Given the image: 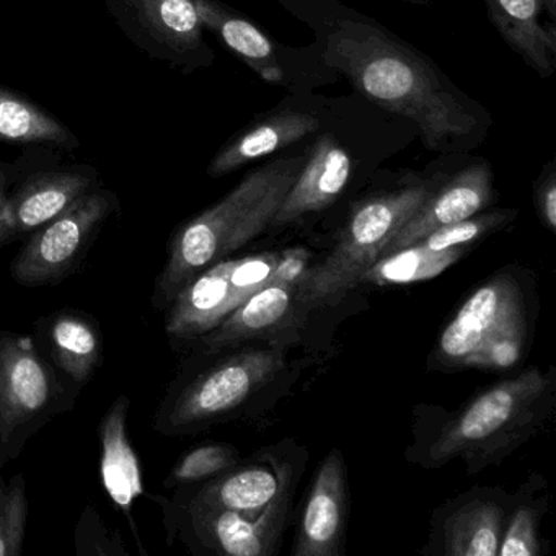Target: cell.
<instances>
[{
    "label": "cell",
    "instance_id": "1",
    "mask_svg": "<svg viewBox=\"0 0 556 556\" xmlns=\"http://www.w3.org/2000/svg\"><path fill=\"white\" fill-rule=\"evenodd\" d=\"M278 2L311 31L321 66L377 109L413 123L426 151L468 154L486 141L490 110L376 18L341 0Z\"/></svg>",
    "mask_w": 556,
    "mask_h": 556
},
{
    "label": "cell",
    "instance_id": "2",
    "mask_svg": "<svg viewBox=\"0 0 556 556\" xmlns=\"http://www.w3.org/2000/svg\"><path fill=\"white\" fill-rule=\"evenodd\" d=\"M416 139L413 123L377 109L357 93L331 97L327 118L305 142L304 167L271 227L291 226L331 210L357 180L374 175Z\"/></svg>",
    "mask_w": 556,
    "mask_h": 556
},
{
    "label": "cell",
    "instance_id": "3",
    "mask_svg": "<svg viewBox=\"0 0 556 556\" xmlns=\"http://www.w3.org/2000/svg\"><path fill=\"white\" fill-rule=\"evenodd\" d=\"M301 148L263 161L223 200L181 224L168 242L167 262L155 279L152 305L165 311L200 273L271 229L286 194L304 167Z\"/></svg>",
    "mask_w": 556,
    "mask_h": 556
},
{
    "label": "cell",
    "instance_id": "4",
    "mask_svg": "<svg viewBox=\"0 0 556 556\" xmlns=\"http://www.w3.org/2000/svg\"><path fill=\"white\" fill-rule=\"evenodd\" d=\"M444 172H403L395 184L356 201L327 258L304 271L299 281L302 307L338 304L380 258L383 247L435 190Z\"/></svg>",
    "mask_w": 556,
    "mask_h": 556
},
{
    "label": "cell",
    "instance_id": "5",
    "mask_svg": "<svg viewBox=\"0 0 556 556\" xmlns=\"http://www.w3.org/2000/svg\"><path fill=\"white\" fill-rule=\"evenodd\" d=\"M76 389L45 354L34 337L0 331V454L21 457L25 445L51 419L71 412Z\"/></svg>",
    "mask_w": 556,
    "mask_h": 556
},
{
    "label": "cell",
    "instance_id": "6",
    "mask_svg": "<svg viewBox=\"0 0 556 556\" xmlns=\"http://www.w3.org/2000/svg\"><path fill=\"white\" fill-rule=\"evenodd\" d=\"M285 366L281 350H247L194 376L180 377L159 405L154 429L168 438L200 431L239 408Z\"/></svg>",
    "mask_w": 556,
    "mask_h": 556
},
{
    "label": "cell",
    "instance_id": "7",
    "mask_svg": "<svg viewBox=\"0 0 556 556\" xmlns=\"http://www.w3.org/2000/svg\"><path fill=\"white\" fill-rule=\"evenodd\" d=\"M527 340L522 289L509 275L480 286L462 305L439 340L441 359L452 366L509 369Z\"/></svg>",
    "mask_w": 556,
    "mask_h": 556
},
{
    "label": "cell",
    "instance_id": "8",
    "mask_svg": "<svg viewBox=\"0 0 556 556\" xmlns=\"http://www.w3.org/2000/svg\"><path fill=\"white\" fill-rule=\"evenodd\" d=\"M304 253V249H291L214 263L165 308V333L178 341L198 340L210 333Z\"/></svg>",
    "mask_w": 556,
    "mask_h": 556
},
{
    "label": "cell",
    "instance_id": "9",
    "mask_svg": "<svg viewBox=\"0 0 556 556\" xmlns=\"http://www.w3.org/2000/svg\"><path fill=\"white\" fill-rule=\"evenodd\" d=\"M204 30L211 31L233 56L269 86L288 93L317 92L321 87L340 83L321 66L312 45L288 47L268 31L227 5L223 0H197Z\"/></svg>",
    "mask_w": 556,
    "mask_h": 556
},
{
    "label": "cell",
    "instance_id": "10",
    "mask_svg": "<svg viewBox=\"0 0 556 556\" xmlns=\"http://www.w3.org/2000/svg\"><path fill=\"white\" fill-rule=\"evenodd\" d=\"M118 211L113 191L100 187L90 191L30 233L9 266L11 278L24 288L60 285L80 268L106 220Z\"/></svg>",
    "mask_w": 556,
    "mask_h": 556
},
{
    "label": "cell",
    "instance_id": "11",
    "mask_svg": "<svg viewBox=\"0 0 556 556\" xmlns=\"http://www.w3.org/2000/svg\"><path fill=\"white\" fill-rule=\"evenodd\" d=\"M105 5L125 37L152 60L184 74L216 63L197 0H105Z\"/></svg>",
    "mask_w": 556,
    "mask_h": 556
},
{
    "label": "cell",
    "instance_id": "12",
    "mask_svg": "<svg viewBox=\"0 0 556 556\" xmlns=\"http://www.w3.org/2000/svg\"><path fill=\"white\" fill-rule=\"evenodd\" d=\"M164 510L168 542L181 533L201 548L232 556H266L273 553L289 509L288 480L255 519L233 510L217 509L190 501H167L152 496Z\"/></svg>",
    "mask_w": 556,
    "mask_h": 556
},
{
    "label": "cell",
    "instance_id": "13",
    "mask_svg": "<svg viewBox=\"0 0 556 556\" xmlns=\"http://www.w3.org/2000/svg\"><path fill=\"white\" fill-rule=\"evenodd\" d=\"M546 387L545 376L536 369L491 387L445 426L432 445V457L447 460L491 451V444L530 421Z\"/></svg>",
    "mask_w": 556,
    "mask_h": 556
},
{
    "label": "cell",
    "instance_id": "14",
    "mask_svg": "<svg viewBox=\"0 0 556 556\" xmlns=\"http://www.w3.org/2000/svg\"><path fill=\"white\" fill-rule=\"evenodd\" d=\"M331 97L317 92L288 93L278 105L256 115L214 155L211 178L226 177L255 162L304 146L324 125Z\"/></svg>",
    "mask_w": 556,
    "mask_h": 556
},
{
    "label": "cell",
    "instance_id": "15",
    "mask_svg": "<svg viewBox=\"0 0 556 556\" xmlns=\"http://www.w3.org/2000/svg\"><path fill=\"white\" fill-rule=\"evenodd\" d=\"M493 165L483 157H468L454 174L442 175L435 190L383 247L380 258L413 245L439 227L460 223L493 204Z\"/></svg>",
    "mask_w": 556,
    "mask_h": 556
},
{
    "label": "cell",
    "instance_id": "16",
    "mask_svg": "<svg viewBox=\"0 0 556 556\" xmlns=\"http://www.w3.org/2000/svg\"><path fill=\"white\" fill-rule=\"evenodd\" d=\"M96 188H99V172L90 165L38 172L9 193L5 226L14 239L30 236Z\"/></svg>",
    "mask_w": 556,
    "mask_h": 556
},
{
    "label": "cell",
    "instance_id": "17",
    "mask_svg": "<svg viewBox=\"0 0 556 556\" xmlns=\"http://www.w3.org/2000/svg\"><path fill=\"white\" fill-rule=\"evenodd\" d=\"M308 253L299 256L286 271L255 294L250 295L229 317L224 318L210 333L198 338L207 353L226 350L229 346L263 337L281 327L288 320L299 302V281L307 269Z\"/></svg>",
    "mask_w": 556,
    "mask_h": 556
},
{
    "label": "cell",
    "instance_id": "18",
    "mask_svg": "<svg viewBox=\"0 0 556 556\" xmlns=\"http://www.w3.org/2000/svg\"><path fill=\"white\" fill-rule=\"evenodd\" d=\"M34 340L76 389L83 390L102 366V328L87 312L66 307L38 318Z\"/></svg>",
    "mask_w": 556,
    "mask_h": 556
},
{
    "label": "cell",
    "instance_id": "19",
    "mask_svg": "<svg viewBox=\"0 0 556 556\" xmlns=\"http://www.w3.org/2000/svg\"><path fill=\"white\" fill-rule=\"evenodd\" d=\"M131 400L126 395L116 396L115 402L100 419V478L103 490L113 506L125 516L136 536L141 555H148L139 536L138 526L132 516L138 497L148 496L141 462L128 435V415Z\"/></svg>",
    "mask_w": 556,
    "mask_h": 556
},
{
    "label": "cell",
    "instance_id": "20",
    "mask_svg": "<svg viewBox=\"0 0 556 556\" xmlns=\"http://www.w3.org/2000/svg\"><path fill=\"white\" fill-rule=\"evenodd\" d=\"M504 43L546 80L556 71V12L546 0H483Z\"/></svg>",
    "mask_w": 556,
    "mask_h": 556
},
{
    "label": "cell",
    "instance_id": "21",
    "mask_svg": "<svg viewBox=\"0 0 556 556\" xmlns=\"http://www.w3.org/2000/svg\"><path fill=\"white\" fill-rule=\"evenodd\" d=\"M346 509L343 457L333 451L318 468L312 484L292 555H338L346 527Z\"/></svg>",
    "mask_w": 556,
    "mask_h": 556
},
{
    "label": "cell",
    "instance_id": "22",
    "mask_svg": "<svg viewBox=\"0 0 556 556\" xmlns=\"http://www.w3.org/2000/svg\"><path fill=\"white\" fill-rule=\"evenodd\" d=\"M282 480L263 467H245L239 470L224 471L219 477L204 481L194 493L178 494L177 500L217 507V509L233 510V513L250 514L265 509L273 497L278 494Z\"/></svg>",
    "mask_w": 556,
    "mask_h": 556
},
{
    "label": "cell",
    "instance_id": "23",
    "mask_svg": "<svg viewBox=\"0 0 556 556\" xmlns=\"http://www.w3.org/2000/svg\"><path fill=\"white\" fill-rule=\"evenodd\" d=\"M0 141L79 148L70 128L50 113L12 90L0 89Z\"/></svg>",
    "mask_w": 556,
    "mask_h": 556
},
{
    "label": "cell",
    "instance_id": "24",
    "mask_svg": "<svg viewBox=\"0 0 556 556\" xmlns=\"http://www.w3.org/2000/svg\"><path fill=\"white\" fill-rule=\"evenodd\" d=\"M503 513L491 503L462 507L445 526V553L452 556H497L503 539Z\"/></svg>",
    "mask_w": 556,
    "mask_h": 556
},
{
    "label": "cell",
    "instance_id": "25",
    "mask_svg": "<svg viewBox=\"0 0 556 556\" xmlns=\"http://www.w3.org/2000/svg\"><path fill=\"white\" fill-rule=\"evenodd\" d=\"M464 253L465 247L431 250L419 243H413L377 260L364 273L361 281L376 282V285H408V282L426 281L444 273L448 266L457 263Z\"/></svg>",
    "mask_w": 556,
    "mask_h": 556
},
{
    "label": "cell",
    "instance_id": "26",
    "mask_svg": "<svg viewBox=\"0 0 556 556\" xmlns=\"http://www.w3.org/2000/svg\"><path fill=\"white\" fill-rule=\"evenodd\" d=\"M27 481L22 473L0 475V556H21L28 523Z\"/></svg>",
    "mask_w": 556,
    "mask_h": 556
},
{
    "label": "cell",
    "instance_id": "27",
    "mask_svg": "<svg viewBox=\"0 0 556 556\" xmlns=\"http://www.w3.org/2000/svg\"><path fill=\"white\" fill-rule=\"evenodd\" d=\"M239 452L229 444H206L181 455L164 480L165 488L188 486L219 477L236 468Z\"/></svg>",
    "mask_w": 556,
    "mask_h": 556
},
{
    "label": "cell",
    "instance_id": "28",
    "mask_svg": "<svg viewBox=\"0 0 556 556\" xmlns=\"http://www.w3.org/2000/svg\"><path fill=\"white\" fill-rule=\"evenodd\" d=\"M516 217V210L481 211V213L460 220V223L439 227V229L432 230V232H429L428 236L422 237V239L415 243L431 250L467 247L468 243L481 239L486 233L494 232V230L501 229L506 224L513 223Z\"/></svg>",
    "mask_w": 556,
    "mask_h": 556
},
{
    "label": "cell",
    "instance_id": "29",
    "mask_svg": "<svg viewBox=\"0 0 556 556\" xmlns=\"http://www.w3.org/2000/svg\"><path fill=\"white\" fill-rule=\"evenodd\" d=\"M74 546L79 556H129L122 535L105 526L92 504L86 506L77 520Z\"/></svg>",
    "mask_w": 556,
    "mask_h": 556
},
{
    "label": "cell",
    "instance_id": "30",
    "mask_svg": "<svg viewBox=\"0 0 556 556\" xmlns=\"http://www.w3.org/2000/svg\"><path fill=\"white\" fill-rule=\"evenodd\" d=\"M540 553L536 539V519L532 509L517 510L513 520L503 533L500 545V556H536Z\"/></svg>",
    "mask_w": 556,
    "mask_h": 556
},
{
    "label": "cell",
    "instance_id": "31",
    "mask_svg": "<svg viewBox=\"0 0 556 556\" xmlns=\"http://www.w3.org/2000/svg\"><path fill=\"white\" fill-rule=\"evenodd\" d=\"M533 198H535L536 211L543 226L548 227L552 232L556 230V167L555 161L540 172L539 178L533 185Z\"/></svg>",
    "mask_w": 556,
    "mask_h": 556
},
{
    "label": "cell",
    "instance_id": "32",
    "mask_svg": "<svg viewBox=\"0 0 556 556\" xmlns=\"http://www.w3.org/2000/svg\"><path fill=\"white\" fill-rule=\"evenodd\" d=\"M9 184H11V180H9L8 170L0 165V247L8 245L12 240H15L4 223V207L9 197Z\"/></svg>",
    "mask_w": 556,
    "mask_h": 556
},
{
    "label": "cell",
    "instance_id": "33",
    "mask_svg": "<svg viewBox=\"0 0 556 556\" xmlns=\"http://www.w3.org/2000/svg\"><path fill=\"white\" fill-rule=\"evenodd\" d=\"M400 2H405V4L409 5H421V8L432 4V0H400Z\"/></svg>",
    "mask_w": 556,
    "mask_h": 556
},
{
    "label": "cell",
    "instance_id": "34",
    "mask_svg": "<svg viewBox=\"0 0 556 556\" xmlns=\"http://www.w3.org/2000/svg\"><path fill=\"white\" fill-rule=\"evenodd\" d=\"M546 2H548L549 8L556 12V0H546Z\"/></svg>",
    "mask_w": 556,
    "mask_h": 556
},
{
    "label": "cell",
    "instance_id": "35",
    "mask_svg": "<svg viewBox=\"0 0 556 556\" xmlns=\"http://www.w3.org/2000/svg\"><path fill=\"white\" fill-rule=\"evenodd\" d=\"M4 460H2V454H0V468L4 467Z\"/></svg>",
    "mask_w": 556,
    "mask_h": 556
}]
</instances>
